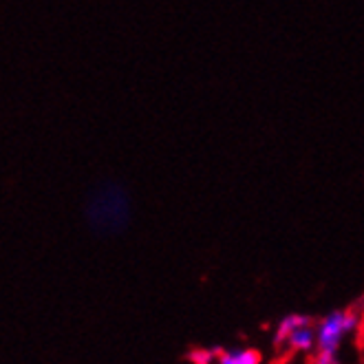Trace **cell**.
<instances>
[{
  "instance_id": "6da1fadb",
  "label": "cell",
  "mask_w": 364,
  "mask_h": 364,
  "mask_svg": "<svg viewBox=\"0 0 364 364\" xmlns=\"http://www.w3.org/2000/svg\"><path fill=\"white\" fill-rule=\"evenodd\" d=\"M87 217L102 232H117L131 219V201L126 190L117 183H102L95 188L87 203Z\"/></svg>"
},
{
  "instance_id": "7a4b0ae2",
  "label": "cell",
  "mask_w": 364,
  "mask_h": 364,
  "mask_svg": "<svg viewBox=\"0 0 364 364\" xmlns=\"http://www.w3.org/2000/svg\"><path fill=\"white\" fill-rule=\"evenodd\" d=\"M362 323V316L358 309H333L320 320H316V340L318 347L316 351L333 353L338 355L345 340H349Z\"/></svg>"
},
{
  "instance_id": "3957f363",
  "label": "cell",
  "mask_w": 364,
  "mask_h": 364,
  "mask_svg": "<svg viewBox=\"0 0 364 364\" xmlns=\"http://www.w3.org/2000/svg\"><path fill=\"white\" fill-rule=\"evenodd\" d=\"M318 340H316V320L309 325L298 327L294 333H289V338L283 342V347L278 351H285L287 355L294 358H309L316 353Z\"/></svg>"
},
{
  "instance_id": "277c9868",
  "label": "cell",
  "mask_w": 364,
  "mask_h": 364,
  "mask_svg": "<svg viewBox=\"0 0 364 364\" xmlns=\"http://www.w3.org/2000/svg\"><path fill=\"white\" fill-rule=\"evenodd\" d=\"M309 323H314V318L307 316V314H298V311H294V314L283 316L281 320H278V325H276V329H274V336H272V345H274V349H281V347H283V342L289 338V333H294L298 327L309 325Z\"/></svg>"
},
{
  "instance_id": "5b68a950",
  "label": "cell",
  "mask_w": 364,
  "mask_h": 364,
  "mask_svg": "<svg viewBox=\"0 0 364 364\" xmlns=\"http://www.w3.org/2000/svg\"><path fill=\"white\" fill-rule=\"evenodd\" d=\"M217 364H263V355L252 347H234L223 349Z\"/></svg>"
},
{
  "instance_id": "8992f818",
  "label": "cell",
  "mask_w": 364,
  "mask_h": 364,
  "mask_svg": "<svg viewBox=\"0 0 364 364\" xmlns=\"http://www.w3.org/2000/svg\"><path fill=\"white\" fill-rule=\"evenodd\" d=\"M221 351L223 349L219 347H195L188 351V362L190 364H217Z\"/></svg>"
},
{
  "instance_id": "52a82bcc",
  "label": "cell",
  "mask_w": 364,
  "mask_h": 364,
  "mask_svg": "<svg viewBox=\"0 0 364 364\" xmlns=\"http://www.w3.org/2000/svg\"><path fill=\"white\" fill-rule=\"evenodd\" d=\"M311 364H340V358L333 353H323V351H316L311 355Z\"/></svg>"
}]
</instances>
